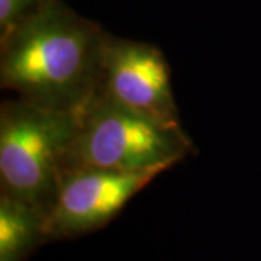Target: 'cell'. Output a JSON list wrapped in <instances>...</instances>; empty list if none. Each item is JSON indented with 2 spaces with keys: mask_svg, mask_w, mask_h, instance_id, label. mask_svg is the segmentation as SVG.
I'll use <instances>...</instances> for the list:
<instances>
[{
  "mask_svg": "<svg viewBox=\"0 0 261 261\" xmlns=\"http://www.w3.org/2000/svg\"><path fill=\"white\" fill-rule=\"evenodd\" d=\"M105 31L61 0H44L0 38V84L19 100L80 111L99 82Z\"/></svg>",
  "mask_w": 261,
  "mask_h": 261,
  "instance_id": "cell-1",
  "label": "cell"
},
{
  "mask_svg": "<svg viewBox=\"0 0 261 261\" xmlns=\"http://www.w3.org/2000/svg\"><path fill=\"white\" fill-rule=\"evenodd\" d=\"M80 111H54L19 99L2 103V193L47 215L64 173Z\"/></svg>",
  "mask_w": 261,
  "mask_h": 261,
  "instance_id": "cell-2",
  "label": "cell"
},
{
  "mask_svg": "<svg viewBox=\"0 0 261 261\" xmlns=\"http://www.w3.org/2000/svg\"><path fill=\"white\" fill-rule=\"evenodd\" d=\"M192 149L183 128L152 121L94 92L80 111L64 173L74 168L166 171Z\"/></svg>",
  "mask_w": 261,
  "mask_h": 261,
  "instance_id": "cell-3",
  "label": "cell"
},
{
  "mask_svg": "<svg viewBox=\"0 0 261 261\" xmlns=\"http://www.w3.org/2000/svg\"><path fill=\"white\" fill-rule=\"evenodd\" d=\"M170 77L159 47L103 34L96 92L152 121L181 128Z\"/></svg>",
  "mask_w": 261,
  "mask_h": 261,
  "instance_id": "cell-4",
  "label": "cell"
},
{
  "mask_svg": "<svg viewBox=\"0 0 261 261\" xmlns=\"http://www.w3.org/2000/svg\"><path fill=\"white\" fill-rule=\"evenodd\" d=\"M161 173L160 168L142 171L74 168L65 171L45 215L47 238L77 237L102 228Z\"/></svg>",
  "mask_w": 261,
  "mask_h": 261,
  "instance_id": "cell-5",
  "label": "cell"
},
{
  "mask_svg": "<svg viewBox=\"0 0 261 261\" xmlns=\"http://www.w3.org/2000/svg\"><path fill=\"white\" fill-rule=\"evenodd\" d=\"M45 233V214L35 206L0 195V261H23Z\"/></svg>",
  "mask_w": 261,
  "mask_h": 261,
  "instance_id": "cell-6",
  "label": "cell"
},
{
  "mask_svg": "<svg viewBox=\"0 0 261 261\" xmlns=\"http://www.w3.org/2000/svg\"><path fill=\"white\" fill-rule=\"evenodd\" d=\"M44 0H0V38L6 37Z\"/></svg>",
  "mask_w": 261,
  "mask_h": 261,
  "instance_id": "cell-7",
  "label": "cell"
}]
</instances>
